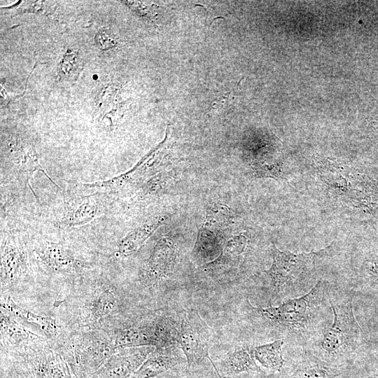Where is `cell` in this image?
Listing matches in <instances>:
<instances>
[{
    "instance_id": "6da1fadb",
    "label": "cell",
    "mask_w": 378,
    "mask_h": 378,
    "mask_svg": "<svg viewBox=\"0 0 378 378\" xmlns=\"http://www.w3.org/2000/svg\"><path fill=\"white\" fill-rule=\"evenodd\" d=\"M333 312L331 325L325 328L318 342L324 356L339 358L354 351L359 344L360 328L353 312L351 298L342 295L330 298Z\"/></svg>"
},
{
    "instance_id": "7a4b0ae2",
    "label": "cell",
    "mask_w": 378,
    "mask_h": 378,
    "mask_svg": "<svg viewBox=\"0 0 378 378\" xmlns=\"http://www.w3.org/2000/svg\"><path fill=\"white\" fill-rule=\"evenodd\" d=\"M326 287L325 281H319L307 293L278 306L266 308L250 306L258 316L272 324L291 330H302L306 328L310 322Z\"/></svg>"
},
{
    "instance_id": "3957f363",
    "label": "cell",
    "mask_w": 378,
    "mask_h": 378,
    "mask_svg": "<svg viewBox=\"0 0 378 378\" xmlns=\"http://www.w3.org/2000/svg\"><path fill=\"white\" fill-rule=\"evenodd\" d=\"M67 345L62 355L76 378H89L116 349L99 332L76 336Z\"/></svg>"
},
{
    "instance_id": "277c9868",
    "label": "cell",
    "mask_w": 378,
    "mask_h": 378,
    "mask_svg": "<svg viewBox=\"0 0 378 378\" xmlns=\"http://www.w3.org/2000/svg\"><path fill=\"white\" fill-rule=\"evenodd\" d=\"M214 340L213 330L202 318L196 309L183 311L176 330V342L180 346L188 368L197 366L205 358L209 360L213 367L215 363L209 355Z\"/></svg>"
},
{
    "instance_id": "5b68a950",
    "label": "cell",
    "mask_w": 378,
    "mask_h": 378,
    "mask_svg": "<svg viewBox=\"0 0 378 378\" xmlns=\"http://www.w3.org/2000/svg\"><path fill=\"white\" fill-rule=\"evenodd\" d=\"M326 249L316 252L293 253L281 251L272 246V265L263 273L270 279L271 287L276 291L290 286L309 272L316 261L326 253Z\"/></svg>"
},
{
    "instance_id": "8992f818",
    "label": "cell",
    "mask_w": 378,
    "mask_h": 378,
    "mask_svg": "<svg viewBox=\"0 0 378 378\" xmlns=\"http://www.w3.org/2000/svg\"><path fill=\"white\" fill-rule=\"evenodd\" d=\"M172 326L163 319L150 321L137 326L118 330L113 340L117 348L152 346L168 347L174 345L176 337Z\"/></svg>"
},
{
    "instance_id": "52a82bcc",
    "label": "cell",
    "mask_w": 378,
    "mask_h": 378,
    "mask_svg": "<svg viewBox=\"0 0 378 378\" xmlns=\"http://www.w3.org/2000/svg\"><path fill=\"white\" fill-rule=\"evenodd\" d=\"M5 149L8 162L7 172L13 178L24 186H30L34 174L40 171L57 186L41 167L35 146L29 139L18 134H10L6 141Z\"/></svg>"
},
{
    "instance_id": "ba28073f",
    "label": "cell",
    "mask_w": 378,
    "mask_h": 378,
    "mask_svg": "<svg viewBox=\"0 0 378 378\" xmlns=\"http://www.w3.org/2000/svg\"><path fill=\"white\" fill-rule=\"evenodd\" d=\"M102 192L66 199L56 214L55 225L62 229L81 227L103 215L106 203Z\"/></svg>"
},
{
    "instance_id": "9c48e42d",
    "label": "cell",
    "mask_w": 378,
    "mask_h": 378,
    "mask_svg": "<svg viewBox=\"0 0 378 378\" xmlns=\"http://www.w3.org/2000/svg\"><path fill=\"white\" fill-rule=\"evenodd\" d=\"M178 253L174 241L167 237L160 239L139 272L143 285L155 286L170 278L178 262Z\"/></svg>"
},
{
    "instance_id": "30bf717a",
    "label": "cell",
    "mask_w": 378,
    "mask_h": 378,
    "mask_svg": "<svg viewBox=\"0 0 378 378\" xmlns=\"http://www.w3.org/2000/svg\"><path fill=\"white\" fill-rule=\"evenodd\" d=\"M28 270V253L20 237L13 231L4 233L1 247V285L18 281Z\"/></svg>"
},
{
    "instance_id": "8fae6325",
    "label": "cell",
    "mask_w": 378,
    "mask_h": 378,
    "mask_svg": "<svg viewBox=\"0 0 378 378\" xmlns=\"http://www.w3.org/2000/svg\"><path fill=\"white\" fill-rule=\"evenodd\" d=\"M89 378H128L155 349L152 346L121 348Z\"/></svg>"
},
{
    "instance_id": "7c38bea8",
    "label": "cell",
    "mask_w": 378,
    "mask_h": 378,
    "mask_svg": "<svg viewBox=\"0 0 378 378\" xmlns=\"http://www.w3.org/2000/svg\"><path fill=\"white\" fill-rule=\"evenodd\" d=\"M36 259L48 270L57 273H74L85 267V262L64 244L41 240L34 248Z\"/></svg>"
},
{
    "instance_id": "4fadbf2b",
    "label": "cell",
    "mask_w": 378,
    "mask_h": 378,
    "mask_svg": "<svg viewBox=\"0 0 378 378\" xmlns=\"http://www.w3.org/2000/svg\"><path fill=\"white\" fill-rule=\"evenodd\" d=\"M215 369L218 378L242 372H261L253 354V346L239 344L223 356Z\"/></svg>"
},
{
    "instance_id": "5bb4252c",
    "label": "cell",
    "mask_w": 378,
    "mask_h": 378,
    "mask_svg": "<svg viewBox=\"0 0 378 378\" xmlns=\"http://www.w3.org/2000/svg\"><path fill=\"white\" fill-rule=\"evenodd\" d=\"M187 363L174 345L155 348L144 363L128 378H153L176 366Z\"/></svg>"
},
{
    "instance_id": "9a60e30c",
    "label": "cell",
    "mask_w": 378,
    "mask_h": 378,
    "mask_svg": "<svg viewBox=\"0 0 378 378\" xmlns=\"http://www.w3.org/2000/svg\"><path fill=\"white\" fill-rule=\"evenodd\" d=\"M118 304L115 293L109 288L96 290L85 301L80 317L83 322L94 325L108 316Z\"/></svg>"
},
{
    "instance_id": "2e32d148",
    "label": "cell",
    "mask_w": 378,
    "mask_h": 378,
    "mask_svg": "<svg viewBox=\"0 0 378 378\" xmlns=\"http://www.w3.org/2000/svg\"><path fill=\"white\" fill-rule=\"evenodd\" d=\"M1 309L14 319L41 332L48 337H52L59 332V327L55 319L24 309L18 306L10 298H7L1 302Z\"/></svg>"
},
{
    "instance_id": "e0dca14e",
    "label": "cell",
    "mask_w": 378,
    "mask_h": 378,
    "mask_svg": "<svg viewBox=\"0 0 378 378\" xmlns=\"http://www.w3.org/2000/svg\"><path fill=\"white\" fill-rule=\"evenodd\" d=\"M162 223L160 218L153 220L128 232L119 241L117 246L118 253L120 256H129L135 253Z\"/></svg>"
},
{
    "instance_id": "ac0fdd59",
    "label": "cell",
    "mask_w": 378,
    "mask_h": 378,
    "mask_svg": "<svg viewBox=\"0 0 378 378\" xmlns=\"http://www.w3.org/2000/svg\"><path fill=\"white\" fill-rule=\"evenodd\" d=\"M282 340H276L272 342L258 346H253V354L255 360L263 368L280 371L285 360L283 358Z\"/></svg>"
},
{
    "instance_id": "d6986e66",
    "label": "cell",
    "mask_w": 378,
    "mask_h": 378,
    "mask_svg": "<svg viewBox=\"0 0 378 378\" xmlns=\"http://www.w3.org/2000/svg\"><path fill=\"white\" fill-rule=\"evenodd\" d=\"M247 246V239L243 235L235 236L224 245L220 256L212 262L206 265L209 269L233 266L239 262Z\"/></svg>"
},
{
    "instance_id": "ffe728a7",
    "label": "cell",
    "mask_w": 378,
    "mask_h": 378,
    "mask_svg": "<svg viewBox=\"0 0 378 378\" xmlns=\"http://www.w3.org/2000/svg\"><path fill=\"white\" fill-rule=\"evenodd\" d=\"M1 335L13 343H19L36 335L27 331L6 312L1 309Z\"/></svg>"
},
{
    "instance_id": "44dd1931",
    "label": "cell",
    "mask_w": 378,
    "mask_h": 378,
    "mask_svg": "<svg viewBox=\"0 0 378 378\" xmlns=\"http://www.w3.org/2000/svg\"><path fill=\"white\" fill-rule=\"evenodd\" d=\"M230 223V212L223 204H214L207 209L203 227L222 232Z\"/></svg>"
},
{
    "instance_id": "7402d4cb",
    "label": "cell",
    "mask_w": 378,
    "mask_h": 378,
    "mask_svg": "<svg viewBox=\"0 0 378 378\" xmlns=\"http://www.w3.org/2000/svg\"><path fill=\"white\" fill-rule=\"evenodd\" d=\"M340 372L323 365H309L295 370L288 378H335Z\"/></svg>"
},
{
    "instance_id": "603a6c76",
    "label": "cell",
    "mask_w": 378,
    "mask_h": 378,
    "mask_svg": "<svg viewBox=\"0 0 378 378\" xmlns=\"http://www.w3.org/2000/svg\"><path fill=\"white\" fill-rule=\"evenodd\" d=\"M78 59L76 52L67 51L59 62V75L64 78L73 76L78 69Z\"/></svg>"
},
{
    "instance_id": "cb8c5ba5",
    "label": "cell",
    "mask_w": 378,
    "mask_h": 378,
    "mask_svg": "<svg viewBox=\"0 0 378 378\" xmlns=\"http://www.w3.org/2000/svg\"><path fill=\"white\" fill-rule=\"evenodd\" d=\"M95 41L99 48L102 50L111 48L116 44L113 34L108 30L105 29L100 30L97 34Z\"/></svg>"
},
{
    "instance_id": "d4e9b609",
    "label": "cell",
    "mask_w": 378,
    "mask_h": 378,
    "mask_svg": "<svg viewBox=\"0 0 378 378\" xmlns=\"http://www.w3.org/2000/svg\"><path fill=\"white\" fill-rule=\"evenodd\" d=\"M47 2L42 1H25L24 4H22L19 8L23 12H31V13H38L42 12L46 13L47 12L44 10L46 8L45 6H47ZM48 9V8H46Z\"/></svg>"
},
{
    "instance_id": "484cf974",
    "label": "cell",
    "mask_w": 378,
    "mask_h": 378,
    "mask_svg": "<svg viewBox=\"0 0 378 378\" xmlns=\"http://www.w3.org/2000/svg\"><path fill=\"white\" fill-rule=\"evenodd\" d=\"M366 378H378V374L377 375H373V376H371V377H366Z\"/></svg>"
},
{
    "instance_id": "4316f807",
    "label": "cell",
    "mask_w": 378,
    "mask_h": 378,
    "mask_svg": "<svg viewBox=\"0 0 378 378\" xmlns=\"http://www.w3.org/2000/svg\"><path fill=\"white\" fill-rule=\"evenodd\" d=\"M178 378V377H177Z\"/></svg>"
}]
</instances>
